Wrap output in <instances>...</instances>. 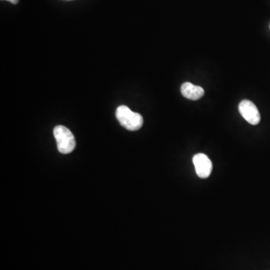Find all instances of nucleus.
<instances>
[{
  "label": "nucleus",
  "mask_w": 270,
  "mask_h": 270,
  "mask_svg": "<svg viewBox=\"0 0 270 270\" xmlns=\"http://www.w3.org/2000/svg\"><path fill=\"white\" fill-rule=\"evenodd\" d=\"M181 92L185 98L196 101L202 98L204 95V90L199 86L193 85L189 82L184 83L181 87Z\"/></svg>",
  "instance_id": "obj_5"
},
{
  "label": "nucleus",
  "mask_w": 270,
  "mask_h": 270,
  "mask_svg": "<svg viewBox=\"0 0 270 270\" xmlns=\"http://www.w3.org/2000/svg\"><path fill=\"white\" fill-rule=\"evenodd\" d=\"M239 111L242 117L251 125H258L261 121L259 111L251 101L243 100L241 101L239 105Z\"/></svg>",
  "instance_id": "obj_3"
},
{
  "label": "nucleus",
  "mask_w": 270,
  "mask_h": 270,
  "mask_svg": "<svg viewBox=\"0 0 270 270\" xmlns=\"http://www.w3.org/2000/svg\"><path fill=\"white\" fill-rule=\"evenodd\" d=\"M54 135L57 141L58 150L61 153H71L76 147L74 134L66 127L57 125L54 128Z\"/></svg>",
  "instance_id": "obj_2"
},
{
  "label": "nucleus",
  "mask_w": 270,
  "mask_h": 270,
  "mask_svg": "<svg viewBox=\"0 0 270 270\" xmlns=\"http://www.w3.org/2000/svg\"><path fill=\"white\" fill-rule=\"evenodd\" d=\"M6 1L12 4H18V2H19V0H6Z\"/></svg>",
  "instance_id": "obj_6"
},
{
  "label": "nucleus",
  "mask_w": 270,
  "mask_h": 270,
  "mask_svg": "<svg viewBox=\"0 0 270 270\" xmlns=\"http://www.w3.org/2000/svg\"><path fill=\"white\" fill-rule=\"evenodd\" d=\"M195 171L200 178L206 179L210 177L212 171L211 160L205 154L198 153L193 158Z\"/></svg>",
  "instance_id": "obj_4"
},
{
  "label": "nucleus",
  "mask_w": 270,
  "mask_h": 270,
  "mask_svg": "<svg viewBox=\"0 0 270 270\" xmlns=\"http://www.w3.org/2000/svg\"><path fill=\"white\" fill-rule=\"evenodd\" d=\"M116 117L120 125L128 131H138L144 123V120L141 114L133 112L125 105H121L117 108Z\"/></svg>",
  "instance_id": "obj_1"
}]
</instances>
